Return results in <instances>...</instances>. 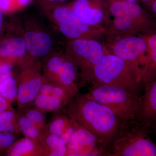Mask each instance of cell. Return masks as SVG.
Here are the masks:
<instances>
[{
  "label": "cell",
  "instance_id": "obj_6",
  "mask_svg": "<svg viewBox=\"0 0 156 156\" xmlns=\"http://www.w3.org/2000/svg\"><path fill=\"white\" fill-rule=\"evenodd\" d=\"M108 53L103 41L94 39L69 41L64 55L73 62L77 72V80L89 83L95 66Z\"/></svg>",
  "mask_w": 156,
  "mask_h": 156
},
{
  "label": "cell",
  "instance_id": "obj_12",
  "mask_svg": "<svg viewBox=\"0 0 156 156\" xmlns=\"http://www.w3.org/2000/svg\"><path fill=\"white\" fill-rule=\"evenodd\" d=\"M34 59L29 55L21 26L19 32L0 42V61L16 63L20 68Z\"/></svg>",
  "mask_w": 156,
  "mask_h": 156
},
{
  "label": "cell",
  "instance_id": "obj_29",
  "mask_svg": "<svg viewBox=\"0 0 156 156\" xmlns=\"http://www.w3.org/2000/svg\"><path fill=\"white\" fill-rule=\"evenodd\" d=\"M75 130V126L74 122L71 119L70 123L60 136V138L63 140V142L67 146L71 140Z\"/></svg>",
  "mask_w": 156,
  "mask_h": 156
},
{
  "label": "cell",
  "instance_id": "obj_25",
  "mask_svg": "<svg viewBox=\"0 0 156 156\" xmlns=\"http://www.w3.org/2000/svg\"><path fill=\"white\" fill-rule=\"evenodd\" d=\"M18 87V81L10 77L0 83V95L11 103L17 100Z\"/></svg>",
  "mask_w": 156,
  "mask_h": 156
},
{
  "label": "cell",
  "instance_id": "obj_10",
  "mask_svg": "<svg viewBox=\"0 0 156 156\" xmlns=\"http://www.w3.org/2000/svg\"><path fill=\"white\" fill-rule=\"evenodd\" d=\"M70 4L78 17L89 25L106 31L111 23L106 0H74Z\"/></svg>",
  "mask_w": 156,
  "mask_h": 156
},
{
  "label": "cell",
  "instance_id": "obj_28",
  "mask_svg": "<svg viewBox=\"0 0 156 156\" xmlns=\"http://www.w3.org/2000/svg\"><path fill=\"white\" fill-rule=\"evenodd\" d=\"M15 140L13 133L0 131V150L9 149L14 144Z\"/></svg>",
  "mask_w": 156,
  "mask_h": 156
},
{
  "label": "cell",
  "instance_id": "obj_37",
  "mask_svg": "<svg viewBox=\"0 0 156 156\" xmlns=\"http://www.w3.org/2000/svg\"><path fill=\"white\" fill-rule=\"evenodd\" d=\"M126 1H129V2H133L138 3L140 0H126Z\"/></svg>",
  "mask_w": 156,
  "mask_h": 156
},
{
  "label": "cell",
  "instance_id": "obj_32",
  "mask_svg": "<svg viewBox=\"0 0 156 156\" xmlns=\"http://www.w3.org/2000/svg\"><path fill=\"white\" fill-rule=\"evenodd\" d=\"M145 9L156 20V0H152L147 2L143 3Z\"/></svg>",
  "mask_w": 156,
  "mask_h": 156
},
{
  "label": "cell",
  "instance_id": "obj_23",
  "mask_svg": "<svg viewBox=\"0 0 156 156\" xmlns=\"http://www.w3.org/2000/svg\"><path fill=\"white\" fill-rule=\"evenodd\" d=\"M20 131L25 137L39 142L43 134L25 116L22 112L17 115Z\"/></svg>",
  "mask_w": 156,
  "mask_h": 156
},
{
  "label": "cell",
  "instance_id": "obj_35",
  "mask_svg": "<svg viewBox=\"0 0 156 156\" xmlns=\"http://www.w3.org/2000/svg\"><path fill=\"white\" fill-rule=\"evenodd\" d=\"M3 23H4L3 12L0 10V37H1L2 33Z\"/></svg>",
  "mask_w": 156,
  "mask_h": 156
},
{
  "label": "cell",
  "instance_id": "obj_17",
  "mask_svg": "<svg viewBox=\"0 0 156 156\" xmlns=\"http://www.w3.org/2000/svg\"><path fill=\"white\" fill-rule=\"evenodd\" d=\"M7 154L10 156H45L39 142L26 137L14 142L8 149Z\"/></svg>",
  "mask_w": 156,
  "mask_h": 156
},
{
  "label": "cell",
  "instance_id": "obj_9",
  "mask_svg": "<svg viewBox=\"0 0 156 156\" xmlns=\"http://www.w3.org/2000/svg\"><path fill=\"white\" fill-rule=\"evenodd\" d=\"M41 65L33 60L20 68L18 80L17 104L21 108L33 103L39 95L42 85L46 80L42 73Z\"/></svg>",
  "mask_w": 156,
  "mask_h": 156
},
{
  "label": "cell",
  "instance_id": "obj_20",
  "mask_svg": "<svg viewBox=\"0 0 156 156\" xmlns=\"http://www.w3.org/2000/svg\"><path fill=\"white\" fill-rule=\"evenodd\" d=\"M77 72L76 68L65 56L64 61L58 71L56 85L77 88Z\"/></svg>",
  "mask_w": 156,
  "mask_h": 156
},
{
  "label": "cell",
  "instance_id": "obj_18",
  "mask_svg": "<svg viewBox=\"0 0 156 156\" xmlns=\"http://www.w3.org/2000/svg\"><path fill=\"white\" fill-rule=\"evenodd\" d=\"M45 151V156H66L67 146L60 136L45 132L39 141Z\"/></svg>",
  "mask_w": 156,
  "mask_h": 156
},
{
  "label": "cell",
  "instance_id": "obj_4",
  "mask_svg": "<svg viewBox=\"0 0 156 156\" xmlns=\"http://www.w3.org/2000/svg\"><path fill=\"white\" fill-rule=\"evenodd\" d=\"M85 95L105 105L123 121L135 119L141 103V97L112 85L98 82L91 83Z\"/></svg>",
  "mask_w": 156,
  "mask_h": 156
},
{
  "label": "cell",
  "instance_id": "obj_3",
  "mask_svg": "<svg viewBox=\"0 0 156 156\" xmlns=\"http://www.w3.org/2000/svg\"><path fill=\"white\" fill-rule=\"evenodd\" d=\"M48 20L69 41L76 39H94L101 41L106 37V31L92 26L78 17L70 3H39Z\"/></svg>",
  "mask_w": 156,
  "mask_h": 156
},
{
  "label": "cell",
  "instance_id": "obj_34",
  "mask_svg": "<svg viewBox=\"0 0 156 156\" xmlns=\"http://www.w3.org/2000/svg\"><path fill=\"white\" fill-rule=\"evenodd\" d=\"M18 9H24L30 5L32 0H15Z\"/></svg>",
  "mask_w": 156,
  "mask_h": 156
},
{
  "label": "cell",
  "instance_id": "obj_38",
  "mask_svg": "<svg viewBox=\"0 0 156 156\" xmlns=\"http://www.w3.org/2000/svg\"><path fill=\"white\" fill-rule=\"evenodd\" d=\"M143 3L147 2H150L152 0H140Z\"/></svg>",
  "mask_w": 156,
  "mask_h": 156
},
{
  "label": "cell",
  "instance_id": "obj_2",
  "mask_svg": "<svg viewBox=\"0 0 156 156\" xmlns=\"http://www.w3.org/2000/svg\"><path fill=\"white\" fill-rule=\"evenodd\" d=\"M93 82L119 87L139 97L144 91L140 70L109 53L104 56L93 69L89 83Z\"/></svg>",
  "mask_w": 156,
  "mask_h": 156
},
{
  "label": "cell",
  "instance_id": "obj_13",
  "mask_svg": "<svg viewBox=\"0 0 156 156\" xmlns=\"http://www.w3.org/2000/svg\"><path fill=\"white\" fill-rule=\"evenodd\" d=\"M112 17H125L138 20L156 29V20L139 3L126 0H106Z\"/></svg>",
  "mask_w": 156,
  "mask_h": 156
},
{
  "label": "cell",
  "instance_id": "obj_16",
  "mask_svg": "<svg viewBox=\"0 0 156 156\" xmlns=\"http://www.w3.org/2000/svg\"><path fill=\"white\" fill-rule=\"evenodd\" d=\"M147 43V60L143 69L142 78L144 87L156 77V30L142 35Z\"/></svg>",
  "mask_w": 156,
  "mask_h": 156
},
{
  "label": "cell",
  "instance_id": "obj_27",
  "mask_svg": "<svg viewBox=\"0 0 156 156\" xmlns=\"http://www.w3.org/2000/svg\"><path fill=\"white\" fill-rule=\"evenodd\" d=\"M14 64L6 61H0V83L12 76Z\"/></svg>",
  "mask_w": 156,
  "mask_h": 156
},
{
  "label": "cell",
  "instance_id": "obj_36",
  "mask_svg": "<svg viewBox=\"0 0 156 156\" xmlns=\"http://www.w3.org/2000/svg\"><path fill=\"white\" fill-rule=\"evenodd\" d=\"M67 0H39V3H58Z\"/></svg>",
  "mask_w": 156,
  "mask_h": 156
},
{
  "label": "cell",
  "instance_id": "obj_21",
  "mask_svg": "<svg viewBox=\"0 0 156 156\" xmlns=\"http://www.w3.org/2000/svg\"><path fill=\"white\" fill-rule=\"evenodd\" d=\"M33 103L34 108L45 112L58 111L67 105L61 99L52 95L40 94L37 96Z\"/></svg>",
  "mask_w": 156,
  "mask_h": 156
},
{
  "label": "cell",
  "instance_id": "obj_8",
  "mask_svg": "<svg viewBox=\"0 0 156 156\" xmlns=\"http://www.w3.org/2000/svg\"><path fill=\"white\" fill-rule=\"evenodd\" d=\"M103 42L108 53L134 65L142 73L148 56L147 43L142 35L105 37Z\"/></svg>",
  "mask_w": 156,
  "mask_h": 156
},
{
  "label": "cell",
  "instance_id": "obj_1",
  "mask_svg": "<svg viewBox=\"0 0 156 156\" xmlns=\"http://www.w3.org/2000/svg\"><path fill=\"white\" fill-rule=\"evenodd\" d=\"M65 112L106 146L109 153L125 122L107 107L79 92L68 104Z\"/></svg>",
  "mask_w": 156,
  "mask_h": 156
},
{
  "label": "cell",
  "instance_id": "obj_39",
  "mask_svg": "<svg viewBox=\"0 0 156 156\" xmlns=\"http://www.w3.org/2000/svg\"><path fill=\"white\" fill-rule=\"evenodd\" d=\"M155 135H156V133H155Z\"/></svg>",
  "mask_w": 156,
  "mask_h": 156
},
{
  "label": "cell",
  "instance_id": "obj_30",
  "mask_svg": "<svg viewBox=\"0 0 156 156\" xmlns=\"http://www.w3.org/2000/svg\"><path fill=\"white\" fill-rule=\"evenodd\" d=\"M18 9L15 0H0V10L4 12H10Z\"/></svg>",
  "mask_w": 156,
  "mask_h": 156
},
{
  "label": "cell",
  "instance_id": "obj_19",
  "mask_svg": "<svg viewBox=\"0 0 156 156\" xmlns=\"http://www.w3.org/2000/svg\"><path fill=\"white\" fill-rule=\"evenodd\" d=\"M65 58L64 53H54L45 59L43 74L48 82L56 85L58 71Z\"/></svg>",
  "mask_w": 156,
  "mask_h": 156
},
{
  "label": "cell",
  "instance_id": "obj_33",
  "mask_svg": "<svg viewBox=\"0 0 156 156\" xmlns=\"http://www.w3.org/2000/svg\"><path fill=\"white\" fill-rule=\"evenodd\" d=\"M11 103V102L0 95V113L8 110L11 109L12 108Z\"/></svg>",
  "mask_w": 156,
  "mask_h": 156
},
{
  "label": "cell",
  "instance_id": "obj_22",
  "mask_svg": "<svg viewBox=\"0 0 156 156\" xmlns=\"http://www.w3.org/2000/svg\"><path fill=\"white\" fill-rule=\"evenodd\" d=\"M0 131L7 133H19L17 115L12 109L0 113Z\"/></svg>",
  "mask_w": 156,
  "mask_h": 156
},
{
  "label": "cell",
  "instance_id": "obj_7",
  "mask_svg": "<svg viewBox=\"0 0 156 156\" xmlns=\"http://www.w3.org/2000/svg\"><path fill=\"white\" fill-rule=\"evenodd\" d=\"M38 18L26 16L21 27L29 55L39 61L54 53L55 42L52 32Z\"/></svg>",
  "mask_w": 156,
  "mask_h": 156
},
{
  "label": "cell",
  "instance_id": "obj_31",
  "mask_svg": "<svg viewBox=\"0 0 156 156\" xmlns=\"http://www.w3.org/2000/svg\"><path fill=\"white\" fill-rule=\"evenodd\" d=\"M55 85L46 80L44 82V83L42 85L40 90L39 94H42L44 95H50Z\"/></svg>",
  "mask_w": 156,
  "mask_h": 156
},
{
  "label": "cell",
  "instance_id": "obj_5",
  "mask_svg": "<svg viewBox=\"0 0 156 156\" xmlns=\"http://www.w3.org/2000/svg\"><path fill=\"white\" fill-rule=\"evenodd\" d=\"M150 130L136 119L125 121L108 156H156Z\"/></svg>",
  "mask_w": 156,
  "mask_h": 156
},
{
  "label": "cell",
  "instance_id": "obj_24",
  "mask_svg": "<svg viewBox=\"0 0 156 156\" xmlns=\"http://www.w3.org/2000/svg\"><path fill=\"white\" fill-rule=\"evenodd\" d=\"M46 112L35 108H26L23 113L28 119L44 134L47 132V125L46 123Z\"/></svg>",
  "mask_w": 156,
  "mask_h": 156
},
{
  "label": "cell",
  "instance_id": "obj_11",
  "mask_svg": "<svg viewBox=\"0 0 156 156\" xmlns=\"http://www.w3.org/2000/svg\"><path fill=\"white\" fill-rule=\"evenodd\" d=\"M73 122L75 130L68 144L66 156H108L106 146L90 131Z\"/></svg>",
  "mask_w": 156,
  "mask_h": 156
},
{
  "label": "cell",
  "instance_id": "obj_26",
  "mask_svg": "<svg viewBox=\"0 0 156 156\" xmlns=\"http://www.w3.org/2000/svg\"><path fill=\"white\" fill-rule=\"evenodd\" d=\"M71 121V119L67 115L56 116L47 125V131L50 134L60 136Z\"/></svg>",
  "mask_w": 156,
  "mask_h": 156
},
{
  "label": "cell",
  "instance_id": "obj_15",
  "mask_svg": "<svg viewBox=\"0 0 156 156\" xmlns=\"http://www.w3.org/2000/svg\"><path fill=\"white\" fill-rule=\"evenodd\" d=\"M156 30L151 26L129 17H113L110 25L107 29L106 37L143 35Z\"/></svg>",
  "mask_w": 156,
  "mask_h": 156
},
{
  "label": "cell",
  "instance_id": "obj_14",
  "mask_svg": "<svg viewBox=\"0 0 156 156\" xmlns=\"http://www.w3.org/2000/svg\"><path fill=\"white\" fill-rule=\"evenodd\" d=\"M135 119L156 133V77L144 87L141 103Z\"/></svg>",
  "mask_w": 156,
  "mask_h": 156
}]
</instances>
